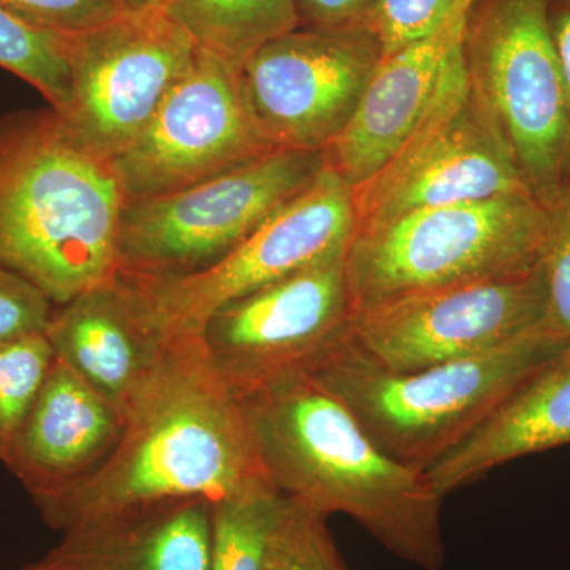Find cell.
Here are the masks:
<instances>
[{"label":"cell","instance_id":"obj_1","mask_svg":"<svg viewBox=\"0 0 570 570\" xmlns=\"http://www.w3.org/2000/svg\"><path fill=\"white\" fill-rule=\"evenodd\" d=\"M235 397L265 479L283 497L326 519L346 513L404 560L441 568L442 498L423 472L379 449L340 397L303 370Z\"/></svg>","mask_w":570,"mask_h":570},{"label":"cell","instance_id":"obj_2","mask_svg":"<svg viewBox=\"0 0 570 570\" xmlns=\"http://www.w3.org/2000/svg\"><path fill=\"white\" fill-rule=\"evenodd\" d=\"M265 479L238 400L198 337H178L126 412L118 449L91 479L39 508L67 532L168 502L217 501Z\"/></svg>","mask_w":570,"mask_h":570},{"label":"cell","instance_id":"obj_3","mask_svg":"<svg viewBox=\"0 0 570 570\" xmlns=\"http://www.w3.org/2000/svg\"><path fill=\"white\" fill-rule=\"evenodd\" d=\"M124 205L110 164L67 141L52 112L0 129V266L56 306L118 273Z\"/></svg>","mask_w":570,"mask_h":570},{"label":"cell","instance_id":"obj_4","mask_svg":"<svg viewBox=\"0 0 570 570\" xmlns=\"http://www.w3.org/2000/svg\"><path fill=\"white\" fill-rule=\"evenodd\" d=\"M569 346L540 328L487 354L400 373L367 358L347 333L303 371L346 404L379 449L425 472Z\"/></svg>","mask_w":570,"mask_h":570},{"label":"cell","instance_id":"obj_5","mask_svg":"<svg viewBox=\"0 0 570 570\" xmlns=\"http://www.w3.org/2000/svg\"><path fill=\"white\" fill-rule=\"evenodd\" d=\"M547 230L534 193L433 206L356 230L346 253L352 316L425 288L532 272Z\"/></svg>","mask_w":570,"mask_h":570},{"label":"cell","instance_id":"obj_6","mask_svg":"<svg viewBox=\"0 0 570 570\" xmlns=\"http://www.w3.org/2000/svg\"><path fill=\"white\" fill-rule=\"evenodd\" d=\"M469 82L539 197L568 178L570 126L546 0H475L461 41Z\"/></svg>","mask_w":570,"mask_h":570},{"label":"cell","instance_id":"obj_7","mask_svg":"<svg viewBox=\"0 0 570 570\" xmlns=\"http://www.w3.org/2000/svg\"><path fill=\"white\" fill-rule=\"evenodd\" d=\"M324 153L276 149L178 193L126 202L118 272L175 276L208 268L306 189Z\"/></svg>","mask_w":570,"mask_h":570},{"label":"cell","instance_id":"obj_8","mask_svg":"<svg viewBox=\"0 0 570 570\" xmlns=\"http://www.w3.org/2000/svg\"><path fill=\"white\" fill-rule=\"evenodd\" d=\"M524 193L534 190L472 89L460 47L417 124L352 197L362 230L419 209Z\"/></svg>","mask_w":570,"mask_h":570},{"label":"cell","instance_id":"obj_9","mask_svg":"<svg viewBox=\"0 0 570 570\" xmlns=\"http://www.w3.org/2000/svg\"><path fill=\"white\" fill-rule=\"evenodd\" d=\"M355 230L352 187L325 165L303 193L208 268L175 276L118 273L138 288L168 335L198 337L228 303L346 254Z\"/></svg>","mask_w":570,"mask_h":570},{"label":"cell","instance_id":"obj_10","mask_svg":"<svg viewBox=\"0 0 570 570\" xmlns=\"http://www.w3.org/2000/svg\"><path fill=\"white\" fill-rule=\"evenodd\" d=\"M71 96L52 112L56 127L80 151L110 164L146 129L198 47L164 13H124L69 36Z\"/></svg>","mask_w":570,"mask_h":570},{"label":"cell","instance_id":"obj_11","mask_svg":"<svg viewBox=\"0 0 570 570\" xmlns=\"http://www.w3.org/2000/svg\"><path fill=\"white\" fill-rule=\"evenodd\" d=\"M542 266L384 299L352 316L356 347L387 370L407 371L487 354L543 328Z\"/></svg>","mask_w":570,"mask_h":570},{"label":"cell","instance_id":"obj_12","mask_svg":"<svg viewBox=\"0 0 570 570\" xmlns=\"http://www.w3.org/2000/svg\"><path fill=\"white\" fill-rule=\"evenodd\" d=\"M382 58L366 26H299L239 63V82L273 148L324 153L354 118Z\"/></svg>","mask_w":570,"mask_h":570},{"label":"cell","instance_id":"obj_13","mask_svg":"<svg viewBox=\"0 0 570 570\" xmlns=\"http://www.w3.org/2000/svg\"><path fill=\"white\" fill-rule=\"evenodd\" d=\"M272 151L247 108L238 66L198 48L140 137L110 167L130 202L178 193Z\"/></svg>","mask_w":570,"mask_h":570},{"label":"cell","instance_id":"obj_14","mask_svg":"<svg viewBox=\"0 0 570 570\" xmlns=\"http://www.w3.org/2000/svg\"><path fill=\"white\" fill-rule=\"evenodd\" d=\"M351 321L343 254L220 307L198 340L214 373L239 396L288 371L305 370L347 335Z\"/></svg>","mask_w":570,"mask_h":570},{"label":"cell","instance_id":"obj_15","mask_svg":"<svg viewBox=\"0 0 570 570\" xmlns=\"http://www.w3.org/2000/svg\"><path fill=\"white\" fill-rule=\"evenodd\" d=\"M45 335L56 358L124 417L178 340L165 332L138 288L119 273L56 306Z\"/></svg>","mask_w":570,"mask_h":570},{"label":"cell","instance_id":"obj_16","mask_svg":"<svg viewBox=\"0 0 570 570\" xmlns=\"http://www.w3.org/2000/svg\"><path fill=\"white\" fill-rule=\"evenodd\" d=\"M124 428L122 412L56 358L2 463L39 509L99 472Z\"/></svg>","mask_w":570,"mask_h":570},{"label":"cell","instance_id":"obj_17","mask_svg":"<svg viewBox=\"0 0 570 570\" xmlns=\"http://www.w3.org/2000/svg\"><path fill=\"white\" fill-rule=\"evenodd\" d=\"M475 0H455L426 37L382 59L346 130L325 149V165L354 189L382 167L417 124L463 41Z\"/></svg>","mask_w":570,"mask_h":570},{"label":"cell","instance_id":"obj_18","mask_svg":"<svg viewBox=\"0 0 570 570\" xmlns=\"http://www.w3.org/2000/svg\"><path fill=\"white\" fill-rule=\"evenodd\" d=\"M213 504L168 502L63 532L58 570H212Z\"/></svg>","mask_w":570,"mask_h":570},{"label":"cell","instance_id":"obj_19","mask_svg":"<svg viewBox=\"0 0 570 570\" xmlns=\"http://www.w3.org/2000/svg\"><path fill=\"white\" fill-rule=\"evenodd\" d=\"M562 445H570V346L423 474L444 499L502 464Z\"/></svg>","mask_w":570,"mask_h":570},{"label":"cell","instance_id":"obj_20","mask_svg":"<svg viewBox=\"0 0 570 570\" xmlns=\"http://www.w3.org/2000/svg\"><path fill=\"white\" fill-rule=\"evenodd\" d=\"M164 13L198 48L235 66L302 26L296 0H168Z\"/></svg>","mask_w":570,"mask_h":570},{"label":"cell","instance_id":"obj_21","mask_svg":"<svg viewBox=\"0 0 570 570\" xmlns=\"http://www.w3.org/2000/svg\"><path fill=\"white\" fill-rule=\"evenodd\" d=\"M281 501L268 480L257 479L213 504L212 570H266Z\"/></svg>","mask_w":570,"mask_h":570},{"label":"cell","instance_id":"obj_22","mask_svg":"<svg viewBox=\"0 0 570 570\" xmlns=\"http://www.w3.org/2000/svg\"><path fill=\"white\" fill-rule=\"evenodd\" d=\"M0 67L43 94L52 112L70 102L69 36L47 31L21 20L0 6Z\"/></svg>","mask_w":570,"mask_h":570},{"label":"cell","instance_id":"obj_23","mask_svg":"<svg viewBox=\"0 0 570 570\" xmlns=\"http://www.w3.org/2000/svg\"><path fill=\"white\" fill-rule=\"evenodd\" d=\"M56 354L45 333L0 346V461L40 395Z\"/></svg>","mask_w":570,"mask_h":570},{"label":"cell","instance_id":"obj_24","mask_svg":"<svg viewBox=\"0 0 570 570\" xmlns=\"http://www.w3.org/2000/svg\"><path fill=\"white\" fill-rule=\"evenodd\" d=\"M326 517L283 497L266 553V570H346L326 530Z\"/></svg>","mask_w":570,"mask_h":570},{"label":"cell","instance_id":"obj_25","mask_svg":"<svg viewBox=\"0 0 570 570\" xmlns=\"http://www.w3.org/2000/svg\"><path fill=\"white\" fill-rule=\"evenodd\" d=\"M540 198L549 213L540 261L546 283L543 328L570 344V179Z\"/></svg>","mask_w":570,"mask_h":570},{"label":"cell","instance_id":"obj_26","mask_svg":"<svg viewBox=\"0 0 570 570\" xmlns=\"http://www.w3.org/2000/svg\"><path fill=\"white\" fill-rule=\"evenodd\" d=\"M453 3L455 0H376L365 26L381 45L382 56L389 58L433 32Z\"/></svg>","mask_w":570,"mask_h":570},{"label":"cell","instance_id":"obj_27","mask_svg":"<svg viewBox=\"0 0 570 570\" xmlns=\"http://www.w3.org/2000/svg\"><path fill=\"white\" fill-rule=\"evenodd\" d=\"M11 13L47 31L78 36L118 20L119 0H0Z\"/></svg>","mask_w":570,"mask_h":570},{"label":"cell","instance_id":"obj_28","mask_svg":"<svg viewBox=\"0 0 570 570\" xmlns=\"http://www.w3.org/2000/svg\"><path fill=\"white\" fill-rule=\"evenodd\" d=\"M55 309L36 284L0 266V346L47 333Z\"/></svg>","mask_w":570,"mask_h":570},{"label":"cell","instance_id":"obj_29","mask_svg":"<svg viewBox=\"0 0 570 570\" xmlns=\"http://www.w3.org/2000/svg\"><path fill=\"white\" fill-rule=\"evenodd\" d=\"M376 0H296L299 21L306 28L365 26Z\"/></svg>","mask_w":570,"mask_h":570},{"label":"cell","instance_id":"obj_30","mask_svg":"<svg viewBox=\"0 0 570 570\" xmlns=\"http://www.w3.org/2000/svg\"><path fill=\"white\" fill-rule=\"evenodd\" d=\"M546 10L551 41L564 80L570 126V0H546Z\"/></svg>","mask_w":570,"mask_h":570},{"label":"cell","instance_id":"obj_31","mask_svg":"<svg viewBox=\"0 0 570 570\" xmlns=\"http://www.w3.org/2000/svg\"><path fill=\"white\" fill-rule=\"evenodd\" d=\"M126 13L140 14L164 10L168 0H119Z\"/></svg>","mask_w":570,"mask_h":570},{"label":"cell","instance_id":"obj_32","mask_svg":"<svg viewBox=\"0 0 570 570\" xmlns=\"http://www.w3.org/2000/svg\"><path fill=\"white\" fill-rule=\"evenodd\" d=\"M24 570H58L55 568V566H51L50 562L47 560H41L40 562H37V564L31 566V568L24 569Z\"/></svg>","mask_w":570,"mask_h":570},{"label":"cell","instance_id":"obj_33","mask_svg":"<svg viewBox=\"0 0 570 570\" xmlns=\"http://www.w3.org/2000/svg\"><path fill=\"white\" fill-rule=\"evenodd\" d=\"M566 179H570V164H569V170H568V178Z\"/></svg>","mask_w":570,"mask_h":570}]
</instances>
